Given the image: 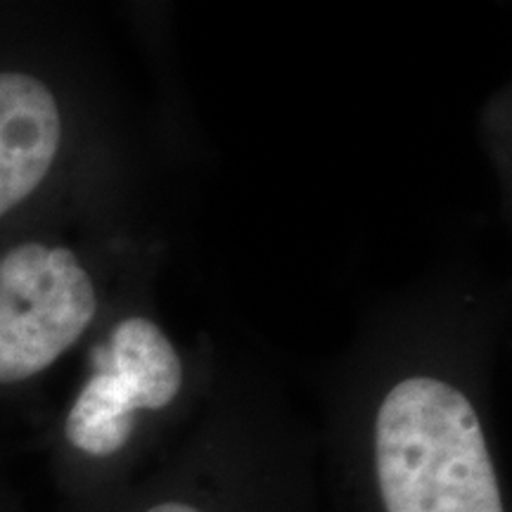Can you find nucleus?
<instances>
[{
	"mask_svg": "<svg viewBox=\"0 0 512 512\" xmlns=\"http://www.w3.org/2000/svg\"><path fill=\"white\" fill-rule=\"evenodd\" d=\"M373 463L384 512H505L475 406L437 377H406L384 394Z\"/></svg>",
	"mask_w": 512,
	"mask_h": 512,
	"instance_id": "f257e3e1",
	"label": "nucleus"
},
{
	"mask_svg": "<svg viewBox=\"0 0 512 512\" xmlns=\"http://www.w3.org/2000/svg\"><path fill=\"white\" fill-rule=\"evenodd\" d=\"M98 313V292L67 247L19 242L0 256V384L48 370Z\"/></svg>",
	"mask_w": 512,
	"mask_h": 512,
	"instance_id": "f03ea898",
	"label": "nucleus"
},
{
	"mask_svg": "<svg viewBox=\"0 0 512 512\" xmlns=\"http://www.w3.org/2000/svg\"><path fill=\"white\" fill-rule=\"evenodd\" d=\"M183 387V363L157 323L128 316L93 351V373L67 418L64 439L81 456L105 460L124 451L138 411H162Z\"/></svg>",
	"mask_w": 512,
	"mask_h": 512,
	"instance_id": "7ed1b4c3",
	"label": "nucleus"
},
{
	"mask_svg": "<svg viewBox=\"0 0 512 512\" xmlns=\"http://www.w3.org/2000/svg\"><path fill=\"white\" fill-rule=\"evenodd\" d=\"M60 145L62 112L48 83L0 72V216L46 181Z\"/></svg>",
	"mask_w": 512,
	"mask_h": 512,
	"instance_id": "20e7f679",
	"label": "nucleus"
},
{
	"mask_svg": "<svg viewBox=\"0 0 512 512\" xmlns=\"http://www.w3.org/2000/svg\"><path fill=\"white\" fill-rule=\"evenodd\" d=\"M145 512H204V510L185 501H164V503L152 505V508H147Z\"/></svg>",
	"mask_w": 512,
	"mask_h": 512,
	"instance_id": "39448f33",
	"label": "nucleus"
}]
</instances>
